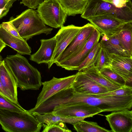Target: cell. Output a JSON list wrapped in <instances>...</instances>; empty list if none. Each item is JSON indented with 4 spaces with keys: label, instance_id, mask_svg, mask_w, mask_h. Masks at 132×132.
Wrapping results in <instances>:
<instances>
[{
    "label": "cell",
    "instance_id": "cell-29",
    "mask_svg": "<svg viewBox=\"0 0 132 132\" xmlns=\"http://www.w3.org/2000/svg\"><path fill=\"white\" fill-rule=\"evenodd\" d=\"M0 109L17 111H25L19 103L14 102L0 93Z\"/></svg>",
    "mask_w": 132,
    "mask_h": 132
},
{
    "label": "cell",
    "instance_id": "cell-17",
    "mask_svg": "<svg viewBox=\"0 0 132 132\" xmlns=\"http://www.w3.org/2000/svg\"><path fill=\"white\" fill-rule=\"evenodd\" d=\"M0 39L6 45L8 46L22 55H30L31 49L26 40L17 38L10 34L0 24Z\"/></svg>",
    "mask_w": 132,
    "mask_h": 132
},
{
    "label": "cell",
    "instance_id": "cell-19",
    "mask_svg": "<svg viewBox=\"0 0 132 132\" xmlns=\"http://www.w3.org/2000/svg\"><path fill=\"white\" fill-rule=\"evenodd\" d=\"M118 33L110 36L102 35V38L100 42L101 45L109 53L124 56H132L129 55L122 45Z\"/></svg>",
    "mask_w": 132,
    "mask_h": 132
},
{
    "label": "cell",
    "instance_id": "cell-13",
    "mask_svg": "<svg viewBox=\"0 0 132 132\" xmlns=\"http://www.w3.org/2000/svg\"><path fill=\"white\" fill-rule=\"evenodd\" d=\"M112 132H131L132 111L125 109L105 115Z\"/></svg>",
    "mask_w": 132,
    "mask_h": 132
},
{
    "label": "cell",
    "instance_id": "cell-21",
    "mask_svg": "<svg viewBox=\"0 0 132 132\" xmlns=\"http://www.w3.org/2000/svg\"><path fill=\"white\" fill-rule=\"evenodd\" d=\"M81 72L92 80L106 88L109 92L113 91L121 87L109 81L101 74L95 65L87 68Z\"/></svg>",
    "mask_w": 132,
    "mask_h": 132
},
{
    "label": "cell",
    "instance_id": "cell-5",
    "mask_svg": "<svg viewBox=\"0 0 132 132\" xmlns=\"http://www.w3.org/2000/svg\"><path fill=\"white\" fill-rule=\"evenodd\" d=\"M111 15L128 22H132V4L131 0L125 6L116 7L102 0H90L81 16L85 19L104 15Z\"/></svg>",
    "mask_w": 132,
    "mask_h": 132
},
{
    "label": "cell",
    "instance_id": "cell-4",
    "mask_svg": "<svg viewBox=\"0 0 132 132\" xmlns=\"http://www.w3.org/2000/svg\"><path fill=\"white\" fill-rule=\"evenodd\" d=\"M11 22L23 39L27 40L42 34H50L52 28L46 26L37 11L31 9H27L16 16L10 17Z\"/></svg>",
    "mask_w": 132,
    "mask_h": 132
},
{
    "label": "cell",
    "instance_id": "cell-2",
    "mask_svg": "<svg viewBox=\"0 0 132 132\" xmlns=\"http://www.w3.org/2000/svg\"><path fill=\"white\" fill-rule=\"evenodd\" d=\"M81 104L96 107L103 112H113L126 109L130 110L132 106V95L97 97L79 93L74 89L68 100L60 105L69 106Z\"/></svg>",
    "mask_w": 132,
    "mask_h": 132
},
{
    "label": "cell",
    "instance_id": "cell-27",
    "mask_svg": "<svg viewBox=\"0 0 132 132\" xmlns=\"http://www.w3.org/2000/svg\"><path fill=\"white\" fill-rule=\"evenodd\" d=\"M110 64L108 53L105 49L101 45V48L95 66L100 71L104 68H109Z\"/></svg>",
    "mask_w": 132,
    "mask_h": 132
},
{
    "label": "cell",
    "instance_id": "cell-30",
    "mask_svg": "<svg viewBox=\"0 0 132 132\" xmlns=\"http://www.w3.org/2000/svg\"><path fill=\"white\" fill-rule=\"evenodd\" d=\"M43 132H71L67 127L65 123L56 122L48 124L42 123Z\"/></svg>",
    "mask_w": 132,
    "mask_h": 132
},
{
    "label": "cell",
    "instance_id": "cell-8",
    "mask_svg": "<svg viewBox=\"0 0 132 132\" xmlns=\"http://www.w3.org/2000/svg\"><path fill=\"white\" fill-rule=\"evenodd\" d=\"M95 28L89 23L83 26L76 37L60 54L55 63L56 64L78 54L85 46Z\"/></svg>",
    "mask_w": 132,
    "mask_h": 132
},
{
    "label": "cell",
    "instance_id": "cell-11",
    "mask_svg": "<svg viewBox=\"0 0 132 132\" xmlns=\"http://www.w3.org/2000/svg\"><path fill=\"white\" fill-rule=\"evenodd\" d=\"M101 36L100 32L95 28L85 46L78 54L56 65L68 70H77L94 45L99 42Z\"/></svg>",
    "mask_w": 132,
    "mask_h": 132
},
{
    "label": "cell",
    "instance_id": "cell-28",
    "mask_svg": "<svg viewBox=\"0 0 132 132\" xmlns=\"http://www.w3.org/2000/svg\"><path fill=\"white\" fill-rule=\"evenodd\" d=\"M132 95V87L125 85L119 89L106 93L97 94H90V96L96 97H100L107 96H123Z\"/></svg>",
    "mask_w": 132,
    "mask_h": 132
},
{
    "label": "cell",
    "instance_id": "cell-34",
    "mask_svg": "<svg viewBox=\"0 0 132 132\" xmlns=\"http://www.w3.org/2000/svg\"><path fill=\"white\" fill-rule=\"evenodd\" d=\"M104 1L111 3L116 7L121 8L126 6L128 1L127 0H102Z\"/></svg>",
    "mask_w": 132,
    "mask_h": 132
},
{
    "label": "cell",
    "instance_id": "cell-14",
    "mask_svg": "<svg viewBox=\"0 0 132 132\" xmlns=\"http://www.w3.org/2000/svg\"><path fill=\"white\" fill-rule=\"evenodd\" d=\"M72 87L76 92L84 94H97L109 92L105 87L84 74L81 71L76 73Z\"/></svg>",
    "mask_w": 132,
    "mask_h": 132
},
{
    "label": "cell",
    "instance_id": "cell-33",
    "mask_svg": "<svg viewBox=\"0 0 132 132\" xmlns=\"http://www.w3.org/2000/svg\"><path fill=\"white\" fill-rule=\"evenodd\" d=\"M20 4H23L30 9H35L43 2V0H21Z\"/></svg>",
    "mask_w": 132,
    "mask_h": 132
},
{
    "label": "cell",
    "instance_id": "cell-3",
    "mask_svg": "<svg viewBox=\"0 0 132 132\" xmlns=\"http://www.w3.org/2000/svg\"><path fill=\"white\" fill-rule=\"evenodd\" d=\"M0 125L8 132H40L42 127L28 110L12 111L0 109Z\"/></svg>",
    "mask_w": 132,
    "mask_h": 132
},
{
    "label": "cell",
    "instance_id": "cell-10",
    "mask_svg": "<svg viewBox=\"0 0 132 132\" xmlns=\"http://www.w3.org/2000/svg\"><path fill=\"white\" fill-rule=\"evenodd\" d=\"M71 24L61 28L55 36L56 40V46L49 65L50 69L60 54L76 37L82 28Z\"/></svg>",
    "mask_w": 132,
    "mask_h": 132
},
{
    "label": "cell",
    "instance_id": "cell-6",
    "mask_svg": "<svg viewBox=\"0 0 132 132\" xmlns=\"http://www.w3.org/2000/svg\"><path fill=\"white\" fill-rule=\"evenodd\" d=\"M45 24L54 28H61L67 15L58 0H44L36 11Z\"/></svg>",
    "mask_w": 132,
    "mask_h": 132
},
{
    "label": "cell",
    "instance_id": "cell-25",
    "mask_svg": "<svg viewBox=\"0 0 132 132\" xmlns=\"http://www.w3.org/2000/svg\"><path fill=\"white\" fill-rule=\"evenodd\" d=\"M101 48L100 43H96L86 58L79 65L77 70L79 71H82L95 65Z\"/></svg>",
    "mask_w": 132,
    "mask_h": 132
},
{
    "label": "cell",
    "instance_id": "cell-16",
    "mask_svg": "<svg viewBox=\"0 0 132 132\" xmlns=\"http://www.w3.org/2000/svg\"><path fill=\"white\" fill-rule=\"evenodd\" d=\"M40 46L35 53L31 55L30 60L38 64H47L48 66L51 63L56 43L54 36L48 39L40 40Z\"/></svg>",
    "mask_w": 132,
    "mask_h": 132
},
{
    "label": "cell",
    "instance_id": "cell-37",
    "mask_svg": "<svg viewBox=\"0 0 132 132\" xmlns=\"http://www.w3.org/2000/svg\"><path fill=\"white\" fill-rule=\"evenodd\" d=\"M2 57L1 55H0V62L2 61Z\"/></svg>",
    "mask_w": 132,
    "mask_h": 132
},
{
    "label": "cell",
    "instance_id": "cell-22",
    "mask_svg": "<svg viewBox=\"0 0 132 132\" xmlns=\"http://www.w3.org/2000/svg\"><path fill=\"white\" fill-rule=\"evenodd\" d=\"M67 15L75 16L83 12L90 0H58Z\"/></svg>",
    "mask_w": 132,
    "mask_h": 132
},
{
    "label": "cell",
    "instance_id": "cell-7",
    "mask_svg": "<svg viewBox=\"0 0 132 132\" xmlns=\"http://www.w3.org/2000/svg\"><path fill=\"white\" fill-rule=\"evenodd\" d=\"M76 74L64 78L53 77L50 80L42 82L43 87L37 97L35 108L57 92L72 87Z\"/></svg>",
    "mask_w": 132,
    "mask_h": 132
},
{
    "label": "cell",
    "instance_id": "cell-24",
    "mask_svg": "<svg viewBox=\"0 0 132 132\" xmlns=\"http://www.w3.org/2000/svg\"><path fill=\"white\" fill-rule=\"evenodd\" d=\"M75 129L78 132H111L98 125L95 122L80 121L73 125Z\"/></svg>",
    "mask_w": 132,
    "mask_h": 132
},
{
    "label": "cell",
    "instance_id": "cell-26",
    "mask_svg": "<svg viewBox=\"0 0 132 132\" xmlns=\"http://www.w3.org/2000/svg\"><path fill=\"white\" fill-rule=\"evenodd\" d=\"M100 73L112 83L120 86L126 85V82L119 75L109 68H105L99 71Z\"/></svg>",
    "mask_w": 132,
    "mask_h": 132
},
{
    "label": "cell",
    "instance_id": "cell-18",
    "mask_svg": "<svg viewBox=\"0 0 132 132\" xmlns=\"http://www.w3.org/2000/svg\"><path fill=\"white\" fill-rule=\"evenodd\" d=\"M0 80L3 87L12 98L13 102L19 103L16 82L3 60L0 62Z\"/></svg>",
    "mask_w": 132,
    "mask_h": 132
},
{
    "label": "cell",
    "instance_id": "cell-9",
    "mask_svg": "<svg viewBox=\"0 0 132 132\" xmlns=\"http://www.w3.org/2000/svg\"><path fill=\"white\" fill-rule=\"evenodd\" d=\"M88 21L100 32L101 36H112L119 32L124 26L129 22L111 15L90 17Z\"/></svg>",
    "mask_w": 132,
    "mask_h": 132
},
{
    "label": "cell",
    "instance_id": "cell-1",
    "mask_svg": "<svg viewBox=\"0 0 132 132\" xmlns=\"http://www.w3.org/2000/svg\"><path fill=\"white\" fill-rule=\"evenodd\" d=\"M3 60L21 90L39 89L42 83L40 73L26 57L18 53L7 55Z\"/></svg>",
    "mask_w": 132,
    "mask_h": 132
},
{
    "label": "cell",
    "instance_id": "cell-36",
    "mask_svg": "<svg viewBox=\"0 0 132 132\" xmlns=\"http://www.w3.org/2000/svg\"><path fill=\"white\" fill-rule=\"evenodd\" d=\"M6 46V45L0 39V53Z\"/></svg>",
    "mask_w": 132,
    "mask_h": 132
},
{
    "label": "cell",
    "instance_id": "cell-38",
    "mask_svg": "<svg viewBox=\"0 0 132 132\" xmlns=\"http://www.w3.org/2000/svg\"><path fill=\"white\" fill-rule=\"evenodd\" d=\"M127 1H129L130 0H127Z\"/></svg>",
    "mask_w": 132,
    "mask_h": 132
},
{
    "label": "cell",
    "instance_id": "cell-32",
    "mask_svg": "<svg viewBox=\"0 0 132 132\" xmlns=\"http://www.w3.org/2000/svg\"><path fill=\"white\" fill-rule=\"evenodd\" d=\"M1 24L2 27L10 34L19 38H22L19 35L16 29L11 22L9 21L3 22Z\"/></svg>",
    "mask_w": 132,
    "mask_h": 132
},
{
    "label": "cell",
    "instance_id": "cell-23",
    "mask_svg": "<svg viewBox=\"0 0 132 132\" xmlns=\"http://www.w3.org/2000/svg\"><path fill=\"white\" fill-rule=\"evenodd\" d=\"M119 40L124 48L132 56V22L126 24L118 33Z\"/></svg>",
    "mask_w": 132,
    "mask_h": 132
},
{
    "label": "cell",
    "instance_id": "cell-35",
    "mask_svg": "<svg viewBox=\"0 0 132 132\" xmlns=\"http://www.w3.org/2000/svg\"><path fill=\"white\" fill-rule=\"evenodd\" d=\"M0 93L7 98L13 102L12 98L3 87L0 80Z\"/></svg>",
    "mask_w": 132,
    "mask_h": 132
},
{
    "label": "cell",
    "instance_id": "cell-12",
    "mask_svg": "<svg viewBox=\"0 0 132 132\" xmlns=\"http://www.w3.org/2000/svg\"><path fill=\"white\" fill-rule=\"evenodd\" d=\"M103 112V110L96 107L81 104L69 106L57 105L55 107L52 112L65 116L85 119L93 117Z\"/></svg>",
    "mask_w": 132,
    "mask_h": 132
},
{
    "label": "cell",
    "instance_id": "cell-20",
    "mask_svg": "<svg viewBox=\"0 0 132 132\" xmlns=\"http://www.w3.org/2000/svg\"><path fill=\"white\" fill-rule=\"evenodd\" d=\"M40 123L46 124L56 122H63L72 125L85 118L76 117H70L62 116L54 112L46 113L40 114L34 112L31 113Z\"/></svg>",
    "mask_w": 132,
    "mask_h": 132
},
{
    "label": "cell",
    "instance_id": "cell-15",
    "mask_svg": "<svg viewBox=\"0 0 132 132\" xmlns=\"http://www.w3.org/2000/svg\"><path fill=\"white\" fill-rule=\"evenodd\" d=\"M108 54L110 61L109 68L122 77L126 83H131L132 56H124L112 53Z\"/></svg>",
    "mask_w": 132,
    "mask_h": 132
},
{
    "label": "cell",
    "instance_id": "cell-31",
    "mask_svg": "<svg viewBox=\"0 0 132 132\" xmlns=\"http://www.w3.org/2000/svg\"><path fill=\"white\" fill-rule=\"evenodd\" d=\"M17 0H0V19L7 15L13 3Z\"/></svg>",
    "mask_w": 132,
    "mask_h": 132
}]
</instances>
